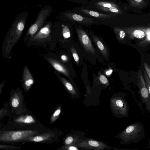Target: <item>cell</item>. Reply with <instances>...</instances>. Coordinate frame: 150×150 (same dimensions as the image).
Returning <instances> with one entry per match:
<instances>
[{"instance_id":"1","label":"cell","mask_w":150,"mask_h":150,"mask_svg":"<svg viewBox=\"0 0 150 150\" xmlns=\"http://www.w3.org/2000/svg\"><path fill=\"white\" fill-rule=\"evenodd\" d=\"M28 15V11H23L20 13L13 21L3 43V55L7 56L9 54L13 47L20 39Z\"/></svg>"},{"instance_id":"2","label":"cell","mask_w":150,"mask_h":150,"mask_svg":"<svg viewBox=\"0 0 150 150\" xmlns=\"http://www.w3.org/2000/svg\"><path fill=\"white\" fill-rule=\"evenodd\" d=\"M145 136L144 126L139 122L129 125L119 135L122 144H126L138 143L144 138Z\"/></svg>"},{"instance_id":"3","label":"cell","mask_w":150,"mask_h":150,"mask_svg":"<svg viewBox=\"0 0 150 150\" xmlns=\"http://www.w3.org/2000/svg\"><path fill=\"white\" fill-rule=\"evenodd\" d=\"M40 134L37 130L7 131L1 132L0 142L21 143L29 137Z\"/></svg>"},{"instance_id":"4","label":"cell","mask_w":150,"mask_h":150,"mask_svg":"<svg viewBox=\"0 0 150 150\" xmlns=\"http://www.w3.org/2000/svg\"><path fill=\"white\" fill-rule=\"evenodd\" d=\"M52 10V7L50 6H46L42 8L38 13L35 21L28 30L26 35H30L32 39L35 34L42 27Z\"/></svg>"},{"instance_id":"5","label":"cell","mask_w":150,"mask_h":150,"mask_svg":"<svg viewBox=\"0 0 150 150\" xmlns=\"http://www.w3.org/2000/svg\"><path fill=\"white\" fill-rule=\"evenodd\" d=\"M111 106L117 114L127 117L129 115V106L126 99L121 96H117L111 100Z\"/></svg>"},{"instance_id":"6","label":"cell","mask_w":150,"mask_h":150,"mask_svg":"<svg viewBox=\"0 0 150 150\" xmlns=\"http://www.w3.org/2000/svg\"><path fill=\"white\" fill-rule=\"evenodd\" d=\"M139 87L141 99L143 103H145L147 110H150V97L141 71L139 72Z\"/></svg>"},{"instance_id":"7","label":"cell","mask_w":150,"mask_h":150,"mask_svg":"<svg viewBox=\"0 0 150 150\" xmlns=\"http://www.w3.org/2000/svg\"><path fill=\"white\" fill-rule=\"evenodd\" d=\"M78 147L86 149L103 150L107 149L108 146L105 144L90 139L83 140L75 144Z\"/></svg>"},{"instance_id":"8","label":"cell","mask_w":150,"mask_h":150,"mask_svg":"<svg viewBox=\"0 0 150 150\" xmlns=\"http://www.w3.org/2000/svg\"><path fill=\"white\" fill-rule=\"evenodd\" d=\"M77 33L79 40L85 51L95 54L96 51L87 34L81 30H78Z\"/></svg>"},{"instance_id":"9","label":"cell","mask_w":150,"mask_h":150,"mask_svg":"<svg viewBox=\"0 0 150 150\" xmlns=\"http://www.w3.org/2000/svg\"><path fill=\"white\" fill-rule=\"evenodd\" d=\"M52 26L51 21L47 22L32 39V41H37L47 39L50 36Z\"/></svg>"},{"instance_id":"10","label":"cell","mask_w":150,"mask_h":150,"mask_svg":"<svg viewBox=\"0 0 150 150\" xmlns=\"http://www.w3.org/2000/svg\"><path fill=\"white\" fill-rule=\"evenodd\" d=\"M54 136V134L52 132H46L28 137L24 139L21 143L27 142H42L50 140Z\"/></svg>"},{"instance_id":"11","label":"cell","mask_w":150,"mask_h":150,"mask_svg":"<svg viewBox=\"0 0 150 150\" xmlns=\"http://www.w3.org/2000/svg\"><path fill=\"white\" fill-rule=\"evenodd\" d=\"M34 83L33 78L27 66L24 68L23 72V86L25 92L28 91Z\"/></svg>"},{"instance_id":"12","label":"cell","mask_w":150,"mask_h":150,"mask_svg":"<svg viewBox=\"0 0 150 150\" xmlns=\"http://www.w3.org/2000/svg\"><path fill=\"white\" fill-rule=\"evenodd\" d=\"M47 60L56 70L68 77H70L69 71L67 68L59 61L55 59L50 58H48Z\"/></svg>"},{"instance_id":"13","label":"cell","mask_w":150,"mask_h":150,"mask_svg":"<svg viewBox=\"0 0 150 150\" xmlns=\"http://www.w3.org/2000/svg\"><path fill=\"white\" fill-rule=\"evenodd\" d=\"M21 94L19 92H15L11 97L10 102L11 108L16 109L21 104L22 99Z\"/></svg>"},{"instance_id":"14","label":"cell","mask_w":150,"mask_h":150,"mask_svg":"<svg viewBox=\"0 0 150 150\" xmlns=\"http://www.w3.org/2000/svg\"><path fill=\"white\" fill-rule=\"evenodd\" d=\"M14 121L25 124H33L36 122V120L32 116L28 115L19 116L14 120Z\"/></svg>"},{"instance_id":"15","label":"cell","mask_w":150,"mask_h":150,"mask_svg":"<svg viewBox=\"0 0 150 150\" xmlns=\"http://www.w3.org/2000/svg\"><path fill=\"white\" fill-rule=\"evenodd\" d=\"M145 29L141 28L132 29L129 31L130 35L133 37L141 39L144 38L146 35Z\"/></svg>"},{"instance_id":"16","label":"cell","mask_w":150,"mask_h":150,"mask_svg":"<svg viewBox=\"0 0 150 150\" xmlns=\"http://www.w3.org/2000/svg\"><path fill=\"white\" fill-rule=\"evenodd\" d=\"M93 40L102 54L105 57L108 56V53L107 49L105 47L101 41L95 36H93Z\"/></svg>"},{"instance_id":"17","label":"cell","mask_w":150,"mask_h":150,"mask_svg":"<svg viewBox=\"0 0 150 150\" xmlns=\"http://www.w3.org/2000/svg\"><path fill=\"white\" fill-rule=\"evenodd\" d=\"M62 82L64 86L71 93L76 94V92L72 85L64 78L62 77L61 78Z\"/></svg>"},{"instance_id":"18","label":"cell","mask_w":150,"mask_h":150,"mask_svg":"<svg viewBox=\"0 0 150 150\" xmlns=\"http://www.w3.org/2000/svg\"><path fill=\"white\" fill-rule=\"evenodd\" d=\"M61 112V107L59 106L54 111L52 115L50 120V123L52 124L58 118Z\"/></svg>"},{"instance_id":"19","label":"cell","mask_w":150,"mask_h":150,"mask_svg":"<svg viewBox=\"0 0 150 150\" xmlns=\"http://www.w3.org/2000/svg\"><path fill=\"white\" fill-rule=\"evenodd\" d=\"M21 146H13L9 145L1 144L0 145V149H4L6 150H16L21 149Z\"/></svg>"},{"instance_id":"20","label":"cell","mask_w":150,"mask_h":150,"mask_svg":"<svg viewBox=\"0 0 150 150\" xmlns=\"http://www.w3.org/2000/svg\"><path fill=\"white\" fill-rule=\"evenodd\" d=\"M62 35L63 37L65 38H68L70 37V31L68 27L66 25H62Z\"/></svg>"},{"instance_id":"21","label":"cell","mask_w":150,"mask_h":150,"mask_svg":"<svg viewBox=\"0 0 150 150\" xmlns=\"http://www.w3.org/2000/svg\"><path fill=\"white\" fill-rule=\"evenodd\" d=\"M143 75L145 84L148 89L150 97V80L147 76L145 71H143Z\"/></svg>"},{"instance_id":"22","label":"cell","mask_w":150,"mask_h":150,"mask_svg":"<svg viewBox=\"0 0 150 150\" xmlns=\"http://www.w3.org/2000/svg\"><path fill=\"white\" fill-rule=\"evenodd\" d=\"M71 50L74 61L77 64H79V57L76 50L73 47H71Z\"/></svg>"},{"instance_id":"23","label":"cell","mask_w":150,"mask_h":150,"mask_svg":"<svg viewBox=\"0 0 150 150\" xmlns=\"http://www.w3.org/2000/svg\"><path fill=\"white\" fill-rule=\"evenodd\" d=\"M145 33L146 37L145 40L141 43H148L150 42V27L146 29Z\"/></svg>"},{"instance_id":"24","label":"cell","mask_w":150,"mask_h":150,"mask_svg":"<svg viewBox=\"0 0 150 150\" xmlns=\"http://www.w3.org/2000/svg\"><path fill=\"white\" fill-rule=\"evenodd\" d=\"M117 38L120 40H122L125 38V34L124 31L122 30H118L116 32Z\"/></svg>"},{"instance_id":"25","label":"cell","mask_w":150,"mask_h":150,"mask_svg":"<svg viewBox=\"0 0 150 150\" xmlns=\"http://www.w3.org/2000/svg\"><path fill=\"white\" fill-rule=\"evenodd\" d=\"M74 141V138L71 136H69L67 137L64 141V144L65 145H69L74 144L73 143Z\"/></svg>"},{"instance_id":"26","label":"cell","mask_w":150,"mask_h":150,"mask_svg":"<svg viewBox=\"0 0 150 150\" xmlns=\"http://www.w3.org/2000/svg\"><path fill=\"white\" fill-rule=\"evenodd\" d=\"M144 0H130L131 4L134 6H139L142 4Z\"/></svg>"},{"instance_id":"27","label":"cell","mask_w":150,"mask_h":150,"mask_svg":"<svg viewBox=\"0 0 150 150\" xmlns=\"http://www.w3.org/2000/svg\"><path fill=\"white\" fill-rule=\"evenodd\" d=\"M100 81L103 84L108 85L109 82L107 78L104 75L100 74L99 76Z\"/></svg>"},{"instance_id":"28","label":"cell","mask_w":150,"mask_h":150,"mask_svg":"<svg viewBox=\"0 0 150 150\" xmlns=\"http://www.w3.org/2000/svg\"><path fill=\"white\" fill-rule=\"evenodd\" d=\"M61 148H62L61 149L62 150H77L79 149L77 147L71 145H65Z\"/></svg>"},{"instance_id":"29","label":"cell","mask_w":150,"mask_h":150,"mask_svg":"<svg viewBox=\"0 0 150 150\" xmlns=\"http://www.w3.org/2000/svg\"><path fill=\"white\" fill-rule=\"evenodd\" d=\"M143 65L145 71L150 80V67L145 62L144 63Z\"/></svg>"},{"instance_id":"30","label":"cell","mask_w":150,"mask_h":150,"mask_svg":"<svg viewBox=\"0 0 150 150\" xmlns=\"http://www.w3.org/2000/svg\"><path fill=\"white\" fill-rule=\"evenodd\" d=\"M73 19L78 21H81L83 20V17L79 15L74 14L72 16Z\"/></svg>"},{"instance_id":"31","label":"cell","mask_w":150,"mask_h":150,"mask_svg":"<svg viewBox=\"0 0 150 150\" xmlns=\"http://www.w3.org/2000/svg\"><path fill=\"white\" fill-rule=\"evenodd\" d=\"M89 14L91 16L95 17H98L99 16V14L98 12L93 11H89Z\"/></svg>"},{"instance_id":"32","label":"cell","mask_w":150,"mask_h":150,"mask_svg":"<svg viewBox=\"0 0 150 150\" xmlns=\"http://www.w3.org/2000/svg\"><path fill=\"white\" fill-rule=\"evenodd\" d=\"M109 10L111 12H113L117 13L119 11V10L117 8L114 7L110 8Z\"/></svg>"},{"instance_id":"33","label":"cell","mask_w":150,"mask_h":150,"mask_svg":"<svg viewBox=\"0 0 150 150\" xmlns=\"http://www.w3.org/2000/svg\"><path fill=\"white\" fill-rule=\"evenodd\" d=\"M61 58L62 60L64 62H66L68 60L67 57L65 55H62L61 56Z\"/></svg>"},{"instance_id":"34","label":"cell","mask_w":150,"mask_h":150,"mask_svg":"<svg viewBox=\"0 0 150 150\" xmlns=\"http://www.w3.org/2000/svg\"><path fill=\"white\" fill-rule=\"evenodd\" d=\"M112 71L113 70L110 69L106 71L105 74L107 76H109L112 74Z\"/></svg>"},{"instance_id":"35","label":"cell","mask_w":150,"mask_h":150,"mask_svg":"<svg viewBox=\"0 0 150 150\" xmlns=\"http://www.w3.org/2000/svg\"><path fill=\"white\" fill-rule=\"evenodd\" d=\"M5 81H4L0 84V94H1L2 88L4 86Z\"/></svg>"},{"instance_id":"36","label":"cell","mask_w":150,"mask_h":150,"mask_svg":"<svg viewBox=\"0 0 150 150\" xmlns=\"http://www.w3.org/2000/svg\"><path fill=\"white\" fill-rule=\"evenodd\" d=\"M103 6L105 7L109 8L112 7L111 4L109 3L104 4L103 5Z\"/></svg>"},{"instance_id":"37","label":"cell","mask_w":150,"mask_h":150,"mask_svg":"<svg viewBox=\"0 0 150 150\" xmlns=\"http://www.w3.org/2000/svg\"><path fill=\"white\" fill-rule=\"evenodd\" d=\"M149 148H150V140H149Z\"/></svg>"}]
</instances>
